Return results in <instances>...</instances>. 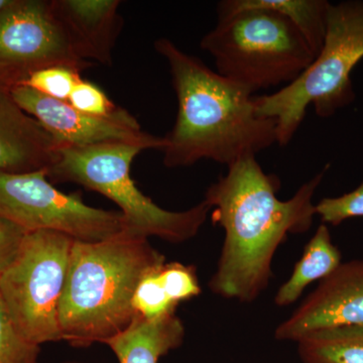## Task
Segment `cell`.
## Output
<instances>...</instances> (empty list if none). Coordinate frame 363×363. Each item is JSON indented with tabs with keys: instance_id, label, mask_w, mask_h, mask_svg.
I'll return each instance as SVG.
<instances>
[{
	"instance_id": "cell-1",
	"label": "cell",
	"mask_w": 363,
	"mask_h": 363,
	"mask_svg": "<svg viewBox=\"0 0 363 363\" xmlns=\"http://www.w3.org/2000/svg\"><path fill=\"white\" fill-rule=\"evenodd\" d=\"M255 157L227 167L226 175L208 188L204 199L225 233L208 286L215 295L241 303L253 302L269 286L274 253L288 236L311 228L316 215L313 196L329 169L281 201L278 177L264 173Z\"/></svg>"
},
{
	"instance_id": "cell-2",
	"label": "cell",
	"mask_w": 363,
	"mask_h": 363,
	"mask_svg": "<svg viewBox=\"0 0 363 363\" xmlns=\"http://www.w3.org/2000/svg\"><path fill=\"white\" fill-rule=\"evenodd\" d=\"M155 49L166 60L178 100L164 136L162 162L181 168L210 160L230 166L277 143V121L259 116L253 92L211 70L167 38Z\"/></svg>"
},
{
	"instance_id": "cell-3",
	"label": "cell",
	"mask_w": 363,
	"mask_h": 363,
	"mask_svg": "<svg viewBox=\"0 0 363 363\" xmlns=\"http://www.w3.org/2000/svg\"><path fill=\"white\" fill-rule=\"evenodd\" d=\"M164 262L147 238L126 230L95 242L74 240L59 309L62 340L88 347L126 330L138 316L136 286Z\"/></svg>"
},
{
	"instance_id": "cell-4",
	"label": "cell",
	"mask_w": 363,
	"mask_h": 363,
	"mask_svg": "<svg viewBox=\"0 0 363 363\" xmlns=\"http://www.w3.org/2000/svg\"><path fill=\"white\" fill-rule=\"evenodd\" d=\"M143 150L126 143L58 147L47 169L48 178L55 183L78 184L108 198L121 208L128 233L171 243L192 240L211 207L203 200L185 211H168L143 194L131 178V164Z\"/></svg>"
},
{
	"instance_id": "cell-5",
	"label": "cell",
	"mask_w": 363,
	"mask_h": 363,
	"mask_svg": "<svg viewBox=\"0 0 363 363\" xmlns=\"http://www.w3.org/2000/svg\"><path fill=\"white\" fill-rule=\"evenodd\" d=\"M363 59V1L329 4L323 47L295 81L255 96L259 116L277 121V143L293 140L308 106L327 118L354 100L351 72Z\"/></svg>"
},
{
	"instance_id": "cell-6",
	"label": "cell",
	"mask_w": 363,
	"mask_h": 363,
	"mask_svg": "<svg viewBox=\"0 0 363 363\" xmlns=\"http://www.w3.org/2000/svg\"><path fill=\"white\" fill-rule=\"evenodd\" d=\"M200 47L213 57L217 73L253 93L290 84L316 58L292 21L267 9L218 18Z\"/></svg>"
},
{
	"instance_id": "cell-7",
	"label": "cell",
	"mask_w": 363,
	"mask_h": 363,
	"mask_svg": "<svg viewBox=\"0 0 363 363\" xmlns=\"http://www.w3.org/2000/svg\"><path fill=\"white\" fill-rule=\"evenodd\" d=\"M74 240L54 231L26 233L0 277V298L18 333L40 346L62 340L59 309Z\"/></svg>"
},
{
	"instance_id": "cell-8",
	"label": "cell",
	"mask_w": 363,
	"mask_h": 363,
	"mask_svg": "<svg viewBox=\"0 0 363 363\" xmlns=\"http://www.w3.org/2000/svg\"><path fill=\"white\" fill-rule=\"evenodd\" d=\"M0 218L26 233L54 231L85 242L125 230L121 212L91 207L80 196L61 192L48 178L47 169L0 173Z\"/></svg>"
},
{
	"instance_id": "cell-9",
	"label": "cell",
	"mask_w": 363,
	"mask_h": 363,
	"mask_svg": "<svg viewBox=\"0 0 363 363\" xmlns=\"http://www.w3.org/2000/svg\"><path fill=\"white\" fill-rule=\"evenodd\" d=\"M91 65L74 50L52 1L11 0L0 11V79L11 87L47 67Z\"/></svg>"
},
{
	"instance_id": "cell-10",
	"label": "cell",
	"mask_w": 363,
	"mask_h": 363,
	"mask_svg": "<svg viewBox=\"0 0 363 363\" xmlns=\"http://www.w3.org/2000/svg\"><path fill=\"white\" fill-rule=\"evenodd\" d=\"M11 91L16 104L52 136L59 147L126 143L143 150L164 149V138L143 130L138 119L126 109L121 108L116 116H94L26 85L11 86Z\"/></svg>"
},
{
	"instance_id": "cell-11",
	"label": "cell",
	"mask_w": 363,
	"mask_h": 363,
	"mask_svg": "<svg viewBox=\"0 0 363 363\" xmlns=\"http://www.w3.org/2000/svg\"><path fill=\"white\" fill-rule=\"evenodd\" d=\"M355 325H363V260L341 262L277 327L274 338L297 342L311 332Z\"/></svg>"
},
{
	"instance_id": "cell-12",
	"label": "cell",
	"mask_w": 363,
	"mask_h": 363,
	"mask_svg": "<svg viewBox=\"0 0 363 363\" xmlns=\"http://www.w3.org/2000/svg\"><path fill=\"white\" fill-rule=\"evenodd\" d=\"M11 88L0 79V173L48 169L58 143L16 104Z\"/></svg>"
},
{
	"instance_id": "cell-13",
	"label": "cell",
	"mask_w": 363,
	"mask_h": 363,
	"mask_svg": "<svg viewBox=\"0 0 363 363\" xmlns=\"http://www.w3.org/2000/svg\"><path fill=\"white\" fill-rule=\"evenodd\" d=\"M52 9L74 50L86 62L111 65L123 28L119 0H51Z\"/></svg>"
},
{
	"instance_id": "cell-14",
	"label": "cell",
	"mask_w": 363,
	"mask_h": 363,
	"mask_svg": "<svg viewBox=\"0 0 363 363\" xmlns=\"http://www.w3.org/2000/svg\"><path fill=\"white\" fill-rule=\"evenodd\" d=\"M185 332L176 313L152 320L138 316L126 330L104 344L119 363H159L162 357L180 347Z\"/></svg>"
},
{
	"instance_id": "cell-15",
	"label": "cell",
	"mask_w": 363,
	"mask_h": 363,
	"mask_svg": "<svg viewBox=\"0 0 363 363\" xmlns=\"http://www.w3.org/2000/svg\"><path fill=\"white\" fill-rule=\"evenodd\" d=\"M341 259L342 255L332 241L328 225L322 223L306 245L290 279L279 286L274 304L288 307L297 302L308 286L322 281L335 271L341 264Z\"/></svg>"
},
{
	"instance_id": "cell-16",
	"label": "cell",
	"mask_w": 363,
	"mask_h": 363,
	"mask_svg": "<svg viewBox=\"0 0 363 363\" xmlns=\"http://www.w3.org/2000/svg\"><path fill=\"white\" fill-rule=\"evenodd\" d=\"M329 4L325 0H224L217 14L223 18L248 9L278 11L297 26L317 56L324 44Z\"/></svg>"
},
{
	"instance_id": "cell-17",
	"label": "cell",
	"mask_w": 363,
	"mask_h": 363,
	"mask_svg": "<svg viewBox=\"0 0 363 363\" xmlns=\"http://www.w3.org/2000/svg\"><path fill=\"white\" fill-rule=\"evenodd\" d=\"M297 343L302 363H363V325L321 329Z\"/></svg>"
},
{
	"instance_id": "cell-18",
	"label": "cell",
	"mask_w": 363,
	"mask_h": 363,
	"mask_svg": "<svg viewBox=\"0 0 363 363\" xmlns=\"http://www.w3.org/2000/svg\"><path fill=\"white\" fill-rule=\"evenodd\" d=\"M160 267L143 277L133 294V309L138 316L145 319H157L173 314L178 307V304L169 298L162 286L159 278Z\"/></svg>"
},
{
	"instance_id": "cell-19",
	"label": "cell",
	"mask_w": 363,
	"mask_h": 363,
	"mask_svg": "<svg viewBox=\"0 0 363 363\" xmlns=\"http://www.w3.org/2000/svg\"><path fill=\"white\" fill-rule=\"evenodd\" d=\"M81 80V71L77 69L52 66L33 72L18 84L33 88L45 96L67 102Z\"/></svg>"
},
{
	"instance_id": "cell-20",
	"label": "cell",
	"mask_w": 363,
	"mask_h": 363,
	"mask_svg": "<svg viewBox=\"0 0 363 363\" xmlns=\"http://www.w3.org/2000/svg\"><path fill=\"white\" fill-rule=\"evenodd\" d=\"M40 352L16 330L0 298V363H37Z\"/></svg>"
},
{
	"instance_id": "cell-21",
	"label": "cell",
	"mask_w": 363,
	"mask_h": 363,
	"mask_svg": "<svg viewBox=\"0 0 363 363\" xmlns=\"http://www.w3.org/2000/svg\"><path fill=\"white\" fill-rule=\"evenodd\" d=\"M159 278L169 298L176 304L198 297L201 294V286L193 266H185L181 262H166L160 267Z\"/></svg>"
},
{
	"instance_id": "cell-22",
	"label": "cell",
	"mask_w": 363,
	"mask_h": 363,
	"mask_svg": "<svg viewBox=\"0 0 363 363\" xmlns=\"http://www.w3.org/2000/svg\"><path fill=\"white\" fill-rule=\"evenodd\" d=\"M315 212L326 225L337 226L346 219L363 217V182L359 187L347 194L324 198L315 205Z\"/></svg>"
},
{
	"instance_id": "cell-23",
	"label": "cell",
	"mask_w": 363,
	"mask_h": 363,
	"mask_svg": "<svg viewBox=\"0 0 363 363\" xmlns=\"http://www.w3.org/2000/svg\"><path fill=\"white\" fill-rule=\"evenodd\" d=\"M67 102L77 111L94 116H116L121 109L109 99L101 88L83 79L74 88Z\"/></svg>"
},
{
	"instance_id": "cell-24",
	"label": "cell",
	"mask_w": 363,
	"mask_h": 363,
	"mask_svg": "<svg viewBox=\"0 0 363 363\" xmlns=\"http://www.w3.org/2000/svg\"><path fill=\"white\" fill-rule=\"evenodd\" d=\"M26 234L21 227L0 218V277L18 255Z\"/></svg>"
},
{
	"instance_id": "cell-25",
	"label": "cell",
	"mask_w": 363,
	"mask_h": 363,
	"mask_svg": "<svg viewBox=\"0 0 363 363\" xmlns=\"http://www.w3.org/2000/svg\"><path fill=\"white\" fill-rule=\"evenodd\" d=\"M9 2H11V0H0V11L4 9Z\"/></svg>"
},
{
	"instance_id": "cell-26",
	"label": "cell",
	"mask_w": 363,
	"mask_h": 363,
	"mask_svg": "<svg viewBox=\"0 0 363 363\" xmlns=\"http://www.w3.org/2000/svg\"><path fill=\"white\" fill-rule=\"evenodd\" d=\"M37 363H39V362H37ZM63 363H82V362H63Z\"/></svg>"
}]
</instances>
